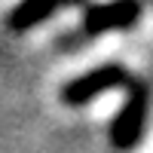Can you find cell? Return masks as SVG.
Instances as JSON below:
<instances>
[{"mask_svg":"<svg viewBox=\"0 0 153 153\" xmlns=\"http://www.w3.org/2000/svg\"><path fill=\"white\" fill-rule=\"evenodd\" d=\"M126 86H129L126 101L107 129L110 147L120 150V153H129L141 144V138L147 132V120H150V86L144 80H132V76Z\"/></svg>","mask_w":153,"mask_h":153,"instance_id":"cell-1","label":"cell"},{"mask_svg":"<svg viewBox=\"0 0 153 153\" xmlns=\"http://www.w3.org/2000/svg\"><path fill=\"white\" fill-rule=\"evenodd\" d=\"M144 16V3L141 0H107V3H89L83 6V19H80V31L68 37V43L74 40H92V37L110 34V31H129L135 28Z\"/></svg>","mask_w":153,"mask_h":153,"instance_id":"cell-2","label":"cell"},{"mask_svg":"<svg viewBox=\"0 0 153 153\" xmlns=\"http://www.w3.org/2000/svg\"><path fill=\"white\" fill-rule=\"evenodd\" d=\"M126 83H129V71H126L120 61H104V65H98L92 71L74 76L71 83H65L58 98H61V104H68V107H83L89 101H95L98 95L113 92V89H120Z\"/></svg>","mask_w":153,"mask_h":153,"instance_id":"cell-3","label":"cell"},{"mask_svg":"<svg viewBox=\"0 0 153 153\" xmlns=\"http://www.w3.org/2000/svg\"><path fill=\"white\" fill-rule=\"evenodd\" d=\"M68 6H86V0H19L16 6L6 12V28L12 34H25L43 25L55 16L58 9H68Z\"/></svg>","mask_w":153,"mask_h":153,"instance_id":"cell-4","label":"cell"}]
</instances>
